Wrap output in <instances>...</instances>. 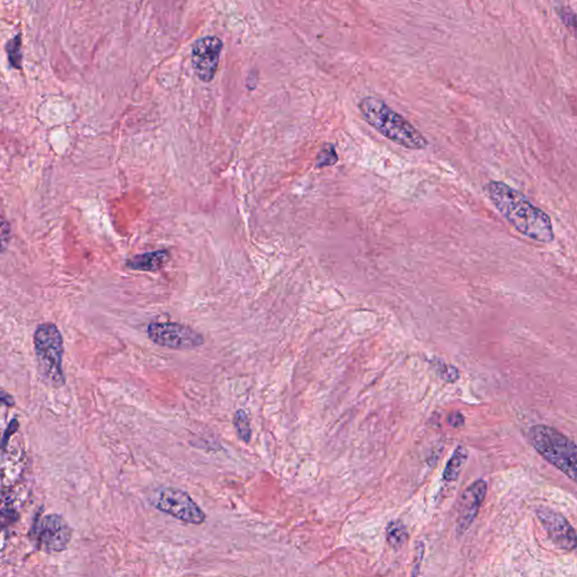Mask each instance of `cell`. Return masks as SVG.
I'll list each match as a JSON object with an SVG mask.
<instances>
[{
    "label": "cell",
    "instance_id": "obj_1",
    "mask_svg": "<svg viewBox=\"0 0 577 577\" xmlns=\"http://www.w3.org/2000/svg\"><path fill=\"white\" fill-rule=\"evenodd\" d=\"M484 192L507 223L523 236L544 244L554 240L555 233L549 216L522 193L499 181L488 182Z\"/></svg>",
    "mask_w": 577,
    "mask_h": 577
},
{
    "label": "cell",
    "instance_id": "obj_2",
    "mask_svg": "<svg viewBox=\"0 0 577 577\" xmlns=\"http://www.w3.org/2000/svg\"><path fill=\"white\" fill-rule=\"evenodd\" d=\"M359 110L368 125L396 144L412 150L424 149L428 146L422 133L383 100L371 96L362 98Z\"/></svg>",
    "mask_w": 577,
    "mask_h": 577
},
{
    "label": "cell",
    "instance_id": "obj_3",
    "mask_svg": "<svg viewBox=\"0 0 577 577\" xmlns=\"http://www.w3.org/2000/svg\"><path fill=\"white\" fill-rule=\"evenodd\" d=\"M529 440L541 457L577 484V445L572 440L542 424L530 428Z\"/></svg>",
    "mask_w": 577,
    "mask_h": 577
},
{
    "label": "cell",
    "instance_id": "obj_4",
    "mask_svg": "<svg viewBox=\"0 0 577 577\" xmlns=\"http://www.w3.org/2000/svg\"><path fill=\"white\" fill-rule=\"evenodd\" d=\"M33 343L40 377L51 387L65 386L63 339L57 326L52 323L38 325L34 332Z\"/></svg>",
    "mask_w": 577,
    "mask_h": 577
},
{
    "label": "cell",
    "instance_id": "obj_5",
    "mask_svg": "<svg viewBox=\"0 0 577 577\" xmlns=\"http://www.w3.org/2000/svg\"><path fill=\"white\" fill-rule=\"evenodd\" d=\"M73 530L59 514L44 515L38 519L31 530V539L44 553H60L68 547Z\"/></svg>",
    "mask_w": 577,
    "mask_h": 577
},
{
    "label": "cell",
    "instance_id": "obj_6",
    "mask_svg": "<svg viewBox=\"0 0 577 577\" xmlns=\"http://www.w3.org/2000/svg\"><path fill=\"white\" fill-rule=\"evenodd\" d=\"M155 507L160 512L189 524H202L206 520V513L193 501L186 492L179 488H164L157 494Z\"/></svg>",
    "mask_w": 577,
    "mask_h": 577
},
{
    "label": "cell",
    "instance_id": "obj_7",
    "mask_svg": "<svg viewBox=\"0 0 577 577\" xmlns=\"http://www.w3.org/2000/svg\"><path fill=\"white\" fill-rule=\"evenodd\" d=\"M147 335L155 344L173 350H193L204 343L203 337L193 328L171 322L150 324Z\"/></svg>",
    "mask_w": 577,
    "mask_h": 577
},
{
    "label": "cell",
    "instance_id": "obj_8",
    "mask_svg": "<svg viewBox=\"0 0 577 577\" xmlns=\"http://www.w3.org/2000/svg\"><path fill=\"white\" fill-rule=\"evenodd\" d=\"M223 48V41L218 36H204L193 44L191 61L202 82H211L216 76Z\"/></svg>",
    "mask_w": 577,
    "mask_h": 577
},
{
    "label": "cell",
    "instance_id": "obj_9",
    "mask_svg": "<svg viewBox=\"0 0 577 577\" xmlns=\"http://www.w3.org/2000/svg\"><path fill=\"white\" fill-rule=\"evenodd\" d=\"M536 515L556 547L563 550H573L577 547L576 532L561 513L547 507H541L538 509Z\"/></svg>",
    "mask_w": 577,
    "mask_h": 577
},
{
    "label": "cell",
    "instance_id": "obj_10",
    "mask_svg": "<svg viewBox=\"0 0 577 577\" xmlns=\"http://www.w3.org/2000/svg\"><path fill=\"white\" fill-rule=\"evenodd\" d=\"M487 493V484L485 480H480L472 482V485L465 489L459 499L458 520H457V531L464 534L469 526H472V521L477 517L480 505L485 499Z\"/></svg>",
    "mask_w": 577,
    "mask_h": 577
},
{
    "label": "cell",
    "instance_id": "obj_11",
    "mask_svg": "<svg viewBox=\"0 0 577 577\" xmlns=\"http://www.w3.org/2000/svg\"><path fill=\"white\" fill-rule=\"evenodd\" d=\"M169 255L167 250H155V252L144 253L136 255L127 260V268L134 271L155 272L160 270L169 260Z\"/></svg>",
    "mask_w": 577,
    "mask_h": 577
},
{
    "label": "cell",
    "instance_id": "obj_12",
    "mask_svg": "<svg viewBox=\"0 0 577 577\" xmlns=\"http://www.w3.org/2000/svg\"><path fill=\"white\" fill-rule=\"evenodd\" d=\"M468 455V450H467L466 448L462 447V445H459V447L455 449L450 460L448 461L445 472H443V480H445V482H451L458 480L461 470H462L465 465H466Z\"/></svg>",
    "mask_w": 577,
    "mask_h": 577
},
{
    "label": "cell",
    "instance_id": "obj_13",
    "mask_svg": "<svg viewBox=\"0 0 577 577\" xmlns=\"http://www.w3.org/2000/svg\"><path fill=\"white\" fill-rule=\"evenodd\" d=\"M387 540L389 545L395 549H399L406 544L407 530L406 526L401 521H391L387 526Z\"/></svg>",
    "mask_w": 577,
    "mask_h": 577
},
{
    "label": "cell",
    "instance_id": "obj_14",
    "mask_svg": "<svg viewBox=\"0 0 577 577\" xmlns=\"http://www.w3.org/2000/svg\"><path fill=\"white\" fill-rule=\"evenodd\" d=\"M6 50H7L11 67L16 69L22 68V36H21V33L9 40V43L6 46Z\"/></svg>",
    "mask_w": 577,
    "mask_h": 577
},
{
    "label": "cell",
    "instance_id": "obj_15",
    "mask_svg": "<svg viewBox=\"0 0 577 577\" xmlns=\"http://www.w3.org/2000/svg\"><path fill=\"white\" fill-rule=\"evenodd\" d=\"M233 426L236 428L237 435L241 441L248 443L252 437V430H250V423L246 413L243 409L237 411L233 416Z\"/></svg>",
    "mask_w": 577,
    "mask_h": 577
},
{
    "label": "cell",
    "instance_id": "obj_16",
    "mask_svg": "<svg viewBox=\"0 0 577 577\" xmlns=\"http://www.w3.org/2000/svg\"><path fill=\"white\" fill-rule=\"evenodd\" d=\"M337 160H339V156L335 152V148L332 144H327L318 154L316 166L318 169H323L326 166L335 165Z\"/></svg>",
    "mask_w": 577,
    "mask_h": 577
},
{
    "label": "cell",
    "instance_id": "obj_17",
    "mask_svg": "<svg viewBox=\"0 0 577 577\" xmlns=\"http://www.w3.org/2000/svg\"><path fill=\"white\" fill-rule=\"evenodd\" d=\"M434 366L437 368V372L439 374L440 377L445 381L455 382L459 379L458 369L455 368L451 364H447L438 360Z\"/></svg>",
    "mask_w": 577,
    "mask_h": 577
},
{
    "label": "cell",
    "instance_id": "obj_18",
    "mask_svg": "<svg viewBox=\"0 0 577 577\" xmlns=\"http://www.w3.org/2000/svg\"><path fill=\"white\" fill-rule=\"evenodd\" d=\"M556 11L559 13V17H561L563 24L568 26V28L574 32L577 38V14H575L572 9H566V7H559V9H556Z\"/></svg>",
    "mask_w": 577,
    "mask_h": 577
},
{
    "label": "cell",
    "instance_id": "obj_19",
    "mask_svg": "<svg viewBox=\"0 0 577 577\" xmlns=\"http://www.w3.org/2000/svg\"><path fill=\"white\" fill-rule=\"evenodd\" d=\"M19 423L16 418L11 420V424H9V428L6 430L5 433H4L3 438V449H5L6 445H7V441H9V438L15 433V432L18 430Z\"/></svg>",
    "mask_w": 577,
    "mask_h": 577
},
{
    "label": "cell",
    "instance_id": "obj_20",
    "mask_svg": "<svg viewBox=\"0 0 577 577\" xmlns=\"http://www.w3.org/2000/svg\"><path fill=\"white\" fill-rule=\"evenodd\" d=\"M448 424L452 428H458L465 424V418L460 413H452L448 416Z\"/></svg>",
    "mask_w": 577,
    "mask_h": 577
},
{
    "label": "cell",
    "instance_id": "obj_21",
    "mask_svg": "<svg viewBox=\"0 0 577 577\" xmlns=\"http://www.w3.org/2000/svg\"><path fill=\"white\" fill-rule=\"evenodd\" d=\"M1 401L7 406H14V399L11 396L7 395L5 391H1Z\"/></svg>",
    "mask_w": 577,
    "mask_h": 577
},
{
    "label": "cell",
    "instance_id": "obj_22",
    "mask_svg": "<svg viewBox=\"0 0 577 577\" xmlns=\"http://www.w3.org/2000/svg\"><path fill=\"white\" fill-rule=\"evenodd\" d=\"M420 561H422V556H420V559H418V561H416V563H416L414 568H413L412 577H418V574L420 573Z\"/></svg>",
    "mask_w": 577,
    "mask_h": 577
}]
</instances>
